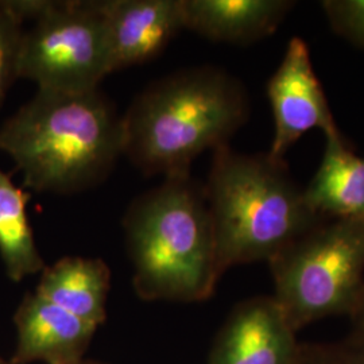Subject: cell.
Returning <instances> with one entry per match:
<instances>
[{"label":"cell","instance_id":"1","mask_svg":"<svg viewBox=\"0 0 364 364\" xmlns=\"http://www.w3.org/2000/svg\"><path fill=\"white\" fill-rule=\"evenodd\" d=\"M123 117L99 90H38L0 129L27 188L73 195L105 181L123 156Z\"/></svg>","mask_w":364,"mask_h":364},{"label":"cell","instance_id":"2","mask_svg":"<svg viewBox=\"0 0 364 364\" xmlns=\"http://www.w3.org/2000/svg\"><path fill=\"white\" fill-rule=\"evenodd\" d=\"M248 115L247 93L227 72L180 70L147 87L123 115V156L146 176H189L196 158L228 144Z\"/></svg>","mask_w":364,"mask_h":364},{"label":"cell","instance_id":"3","mask_svg":"<svg viewBox=\"0 0 364 364\" xmlns=\"http://www.w3.org/2000/svg\"><path fill=\"white\" fill-rule=\"evenodd\" d=\"M203 189L220 275L237 264L269 263L326 220L309 207L285 162L267 153L242 154L230 144L213 150Z\"/></svg>","mask_w":364,"mask_h":364},{"label":"cell","instance_id":"4","mask_svg":"<svg viewBox=\"0 0 364 364\" xmlns=\"http://www.w3.org/2000/svg\"><path fill=\"white\" fill-rule=\"evenodd\" d=\"M135 293L144 301L208 299L220 273L201 185L169 177L132 201L123 219Z\"/></svg>","mask_w":364,"mask_h":364},{"label":"cell","instance_id":"5","mask_svg":"<svg viewBox=\"0 0 364 364\" xmlns=\"http://www.w3.org/2000/svg\"><path fill=\"white\" fill-rule=\"evenodd\" d=\"M274 299L294 332L351 314L364 291V218L326 219L269 262Z\"/></svg>","mask_w":364,"mask_h":364},{"label":"cell","instance_id":"6","mask_svg":"<svg viewBox=\"0 0 364 364\" xmlns=\"http://www.w3.org/2000/svg\"><path fill=\"white\" fill-rule=\"evenodd\" d=\"M109 73L103 1H45L22 36L16 77L42 91L84 93Z\"/></svg>","mask_w":364,"mask_h":364},{"label":"cell","instance_id":"7","mask_svg":"<svg viewBox=\"0 0 364 364\" xmlns=\"http://www.w3.org/2000/svg\"><path fill=\"white\" fill-rule=\"evenodd\" d=\"M267 97L274 117L267 154L274 159L284 161L287 150L313 129L323 130L326 138L341 135L304 39L294 37L289 42L281 65L267 82Z\"/></svg>","mask_w":364,"mask_h":364},{"label":"cell","instance_id":"8","mask_svg":"<svg viewBox=\"0 0 364 364\" xmlns=\"http://www.w3.org/2000/svg\"><path fill=\"white\" fill-rule=\"evenodd\" d=\"M299 343L274 297L236 305L209 353L208 364H296Z\"/></svg>","mask_w":364,"mask_h":364},{"label":"cell","instance_id":"9","mask_svg":"<svg viewBox=\"0 0 364 364\" xmlns=\"http://www.w3.org/2000/svg\"><path fill=\"white\" fill-rule=\"evenodd\" d=\"M103 11L111 73L156 58L185 28L182 0H108Z\"/></svg>","mask_w":364,"mask_h":364},{"label":"cell","instance_id":"10","mask_svg":"<svg viewBox=\"0 0 364 364\" xmlns=\"http://www.w3.org/2000/svg\"><path fill=\"white\" fill-rule=\"evenodd\" d=\"M16 347L11 364H77L97 326L50 301L28 293L15 313Z\"/></svg>","mask_w":364,"mask_h":364},{"label":"cell","instance_id":"11","mask_svg":"<svg viewBox=\"0 0 364 364\" xmlns=\"http://www.w3.org/2000/svg\"><path fill=\"white\" fill-rule=\"evenodd\" d=\"M294 4L287 0H182L183 25L215 42L248 45L273 34Z\"/></svg>","mask_w":364,"mask_h":364},{"label":"cell","instance_id":"12","mask_svg":"<svg viewBox=\"0 0 364 364\" xmlns=\"http://www.w3.org/2000/svg\"><path fill=\"white\" fill-rule=\"evenodd\" d=\"M109 287L111 272L105 260L65 257L42 270L36 293L99 328L107 318Z\"/></svg>","mask_w":364,"mask_h":364},{"label":"cell","instance_id":"13","mask_svg":"<svg viewBox=\"0 0 364 364\" xmlns=\"http://www.w3.org/2000/svg\"><path fill=\"white\" fill-rule=\"evenodd\" d=\"M304 195L324 219L364 218V158L352 153L343 135L326 138L323 161Z\"/></svg>","mask_w":364,"mask_h":364},{"label":"cell","instance_id":"14","mask_svg":"<svg viewBox=\"0 0 364 364\" xmlns=\"http://www.w3.org/2000/svg\"><path fill=\"white\" fill-rule=\"evenodd\" d=\"M28 193L0 170V257L7 275L19 282L46 267L27 216Z\"/></svg>","mask_w":364,"mask_h":364},{"label":"cell","instance_id":"15","mask_svg":"<svg viewBox=\"0 0 364 364\" xmlns=\"http://www.w3.org/2000/svg\"><path fill=\"white\" fill-rule=\"evenodd\" d=\"M21 23L6 1L0 3V103L9 84L16 76L18 55L23 36Z\"/></svg>","mask_w":364,"mask_h":364},{"label":"cell","instance_id":"16","mask_svg":"<svg viewBox=\"0 0 364 364\" xmlns=\"http://www.w3.org/2000/svg\"><path fill=\"white\" fill-rule=\"evenodd\" d=\"M321 7L338 36L364 49V0H326Z\"/></svg>","mask_w":364,"mask_h":364},{"label":"cell","instance_id":"17","mask_svg":"<svg viewBox=\"0 0 364 364\" xmlns=\"http://www.w3.org/2000/svg\"><path fill=\"white\" fill-rule=\"evenodd\" d=\"M296 364H364V346L350 338L338 343L299 344Z\"/></svg>","mask_w":364,"mask_h":364},{"label":"cell","instance_id":"18","mask_svg":"<svg viewBox=\"0 0 364 364\" xmlns=\"http://www.w3.org/2000/svg\"><path fill=\"white\" fill-rule=\"evenodd\" d=\"M350 317L352 320V332L348 338L356 344L364 346V291Z\"/></svg>","mask_w":364,"mask_h":364},{"label":"cell","instance_id":"19","mask_svg":"<svg viewBox=\"0 0 364 364\" xmlns=\"http://www.w3.org/2000/svg\"><path fill=\"white\" fill-rule=\"evenodd\" d=\"M77 364H99V363H95V362H85V360H81L80 363Z\"/></svg>","mask_w":364,"mask_h":364},{"label":"cell","instance_id":"20","mask_svg":"<svg viewBox=\"0 0 364 364\" xmlns=\"http://www.w3.org/2000/svg\"><path fill=\"white\" fill-rule=\"evenodd\" d=\"M0 364H11L10 362H4L1 358H0Z\"/></svg>","mask_w":364,"mask_h":364}]
</instances>
